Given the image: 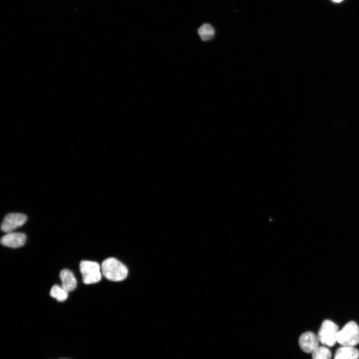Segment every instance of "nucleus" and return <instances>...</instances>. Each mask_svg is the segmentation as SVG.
I'll list each match as a JSON object with an SVG mask.
<instances>
[{
	"instance_id": "nucleus-1",
	"label": "nucleus",
	"mask_w": 359,
	"mask_h": 359,
	"mask_svg": "<svg viewBox=\"0 0 359 359\" xmlns=\"http://www.w3.org/2000/svg\"><path fill=\"white\" fill-rule=\"evenodd\" d=\"M101 268L103 276L107 279L112 281H122L128 274L127 267L114 258H109L104 260Z\"/></svg>"
},
{
	"instance_id": "nucleus-2",
	"label": "nucleus",
	"mask_w": 359,
	"mask_h": 359,
	"mask_svg": "<svg viewBox=\"0 0 359 359\" xmlns=\"http://www.w3.org/2000/svg\"><path fill=\"white\" fill-rule=\"evenodd\" d=\"M337 342L342 346L355 347L359 343V327L354 321L347 323L339 330L337 335Z\"/></svg>"
},
{
	"instance_id": "nucleus-3",
	"label": "nucleus",
	"mask_w": 359,
	"mask_h": 359,
	"mask_svg": "<svg viewBox=\"0 0 359 359\" xmlns=\"http://www.w3.org/2000/svg\"><path fill=\"white\" fill-rule=\"evenodd\" d=\"M101 268L94 261L83 260L80 263V270L83 282L85 284L98 282L101 279Z\"/></svg>"
},
{
	"instance_id": "nucleus-4",
	"label": "nucleus",
	"mask_w": 359,
	"mask_h": 359,
	"mask_svg": "<svg viewBox=\"0 0 359 359\" xmlns=\"http://www.w3.org/2000/svg\"><path fill=\"white\" fill-rule=\"evenodd\" d=\"M338 326L331 320H325L322 324L317 336L320 343L329 347L337 342Z\"/></svg>"
},
{
	"instance_id": "nucleus-5",
	"label": "nucleus",
	"mask_w": 359,
	"mask_h": 359,
	"mask_svg": "<svg viewBox=\"0 0 359 359\" xmlns=\"http://www.w3.org/2000/svg\"><path fill=\"white\" fill-rule=\"evenodd\" d=\"M27 219L26 216L20 213H11L5 215L1 224L2 231L11 232L18 227L23 225Z\"/></svg>"
},
{
	"instance_id": "nucleus-6",
	"label": "nucleus",
	"mask_w": 359,
	"mask_h": 359,
	"mask_svg": "<svg viewBox=\"0 0 359 359\" xmlns=\"http://www.w3.org/2000/svg\"><path fill=\"white\" fill-rule=\"evenodd\" d=\"M319 343L317 335L311 332L304 333L299 339L301 349L307 353H313L319 347Z\"/></svg>"
},
{
	"instance_id": "nucleus-7",
	"label": "nucleus",
	"mask_w": 359,
	"mask_h": 359,
	"mask_svg": "<svg viewBox=\"0 0 359 359\" xmlns=\"http://www.w3.org/2000/svg\"><path fill=\"white\" fill-rule=\"evenodd\" d=\"M26 235L20 232H8L0 239L1 244L5 246L16 248L22 246L26 241Z\"/></svg>"
},
{
	"instance_id": "nucleus-8",
	"label": "nucleus",
	"mask_w": 359,
	"mask_h": 359,
	"mask_svg": "<svg viewBox=\"0 0 359 359\" xmlns=\"http://www.w3.org/2000/svg\"><path fill=\"white\" fill-rule=\"evenodd\" d=\"M59 277L61 279L62 287L66 291L70 292L74 290L77 285V281L73 273L68 269L61 271Z\"/></svg>"
},
{
	"instance_id": "nucleus-9",
	"label": "nucleus",
	"mask_w": 359,
	"mask_h": 359,
	"mask_svg": "<svg viewBox=\"0 0 359 359\" xmlns=\"http://www.w3.org/2000/svg\"><path fill=\"white\" fill-rule=\"evenodd\" d=\"M359 351L354 347L342 346L335 354L334 359H359Z\"/></svg>"
},
{
	"instance_id": "nucleus-10",
	"label": "nucleus",
	"mask_w": 359,
	"mask_h": 359,
	"mask_svg": "<svg viewBox=\"0 0 359 359\" xmlns=\"http://www.w3.org/2000/svg\"><path fill=\"white\" fill-rule=\"evenodd\" d=\"M198 33L203 41H207L213 38L215 34L213 27L208 23L202 24L198 29Z\"/></svg>"
},
{
	"instance_id": "nucleus-11",
	"label": "nucleus",
	"mask_w": 359,
	"mask_h": 359,
	"mask_svg": "<svg viewBox=\"0 0 359 359\" xmlns=\"http://www.w3.org/2000/svg\"><path fill=\"white\" fill-rule=\"evenodd\" d=\"M50 295L55 298L59 302H63L68 297V292L63 289L62 286L57 285H53L50 291Z\"/></svg>"
},
{
	"instance_id": "nucleus-12",
	"label": "nucleus",
	"mask_w": 359,
	"mask_h": 359,
	"mask_svg": "<svg viewBox=\"0 0 359 359\" xmlns=\"http://www.w3.org/2000/svg\"><path fill=\"white\" fill-rule=\"evenodd\" d=\"M331 357L330 350L324 346H319L312 353L313 359H331Z\"/></svg>"
},
{
	"instance_id": "nucleus-13",
	"label": "nucleus",
	"mask_w": 359,
	"mask_h": 359,
	"mask_svg": "<svg viewBox=\"0 0 359 359\" xmlns=\"http://www.w3.org/2000/svg\"><path fill=\"white\" fill-rule=\"evenodd\" d=\"M332 1L336 2H339L342 1L343 0H332Z\"/></svg>"
}]
</instances>
